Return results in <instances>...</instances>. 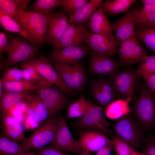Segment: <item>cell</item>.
Returning a JSON list of instances; mask_svg holds the SVG:
<instances>
[{"label":"cell","instance_id":"cell-1","mask_svg":"<svg viewBox=\"0 0 155 155\" xmlns=\"http://www.w3.org/2000/svg\"><path fill=\"white\" fill-rule=\"evenodd\" d=\"M5 33L9 41V45L8 58L4 65L5 68L7 69L36 56L39 47L37 45L20 35Z\"/></svg>","mask_w":155,"mask_h":155},{"label":"cell","instance_id":"cell-2","mask_svg":"<svg viewBox=\"0 0 155 155\" xmlns=\"http://www.w3.org/2000/svg\"><path fill=\"white\" fill-rule=\"evenodd\" d=\"M49 14L28 10L20 13L15 20L30 33L38 47L47 41Z\"/></svg>","mask_w":155,"mask_h":155},{"label":"cell","instance_id":"cell-3","mask_svg":"<svg viewBox=\"0 0 155 155\" xmlns=\"http://www.w3.org/2000/svg\"><path fill=\"white\" fill-rule=\"evenodd\" d=\"M89 101L88 109L85 114L75 122L78 128L84 130H92L112 136L110 123L106 119L104 109Z\"/></svg>","mask_w":155,"mask_h":155},{"label":"cell","instance_id":"cell-4","mask_svg":"<svg viewBox=\"0 0 155 155\" xmlns=\"http://www.w3.org/2000/svg\"><path fill=\"white\" fill-rule=\"evenodd\" d=\"M132 110L142 126L150 127L155 123V95L146 85H142L139 96Z\"/></svg>","mask_w":155,"mask_h":155},{"label":"cell","instance_id":"cell-5","mask_svg":"<svg viewBox=\"0 0 155 155\" xmlns=\"http://www.w3.org/2000/svg\"><path fill=\"white\" fill-rule=\"evenodd\" d=\"M59 122L58 115L50 118L21 144L24 152L32 149H38L50 144L56 135Z\"/></svg>","mask_w":155,"mask_h":155},{"label":"cell","instance_id":"cell-6","mask_svg":"<svg viewBox=\"0 0 155 155\" xmlns=\"http://www.w3.org/2000/svg\"><path fill=\"white\" fill-rule=\"evenodd\" d=\"M141 125L136 118L128 115L117 120L113 127L116 135L133 148L138 147L143 142Z\"/></svg>","mask_w":155,"mask_h":155},{"label":"cell","instance_id":"cell-7","mask_svg":"<svg viewBox=\"0 0 155 155\" xmlns=\"http://www.w3.org/2000/svg\"><path fill=\"white\" fill-rule=\"evenodd\" d=\"M18 66L22 69L28 68L34 69L45 79L57 86L66 94H70L72 92L73 90L63 82L46 57L43 55L36 56L21 63Z\"/></svg>","mask_w":155,"mask_h":155},{"label":"cell","instance_id":"cell-8","mask_svg":"<svg viewBox=\"0 0 155 155\" xmlns=\"http://www.w3.org/2000/svg\"><path fill=\"white\" fill-rule=\"evenodd\" d=\"M63 82L72 90L82 91L86 81V74L82 64H54L53 67Z\"/></svg>","mask_w":155,"mask_h":155},{"label":"cell","instance_id":"cell-9","mask_svg":"<svg viewBox=\"0 0 155 155\" xmlns=\"http://www.w3.org/2000/svg\"><path fill=\"white\" fill-rule=\"evenodd\" d=\"M59 125L55 136L49 147L65 152L79 155L83 152L72 136L61 115L59 113Z\"/></svg>","mask_w":155,"mask_h":155},{"label":"cell","instance_id":"cell-10","mask_svg":"<svg viewBox=\"0 0 155 155\" xmlns=\"http://www.w3.org/2000/svg\"><path fill=\"white\" fill-rule=\"evenodd\" d=\"M117 52L119 65L128 67L139 63L147 55L146 50L136 37L119 44Z\"/></svg>","mask_w":155,"mask_h":155},{"label":"cell","instance_id":"cell-11","mask_svg":"<svg viewBox=\"0 0 155 155\" xmlns=\"http://www.w3.org/2000/svg\"><path fill=\"white\" fill-rule=\"evenodd\" d=\"M111 76L117 95L123 98L134 97L140 78L136 71L129 67Z\"/></svg>","mask_w":155,"mask_h":155},{"label":"cell","instance_id":"cell-12","mask_svg":"<svg viewBox=\"0 0 155 155\" xmlns=\"http://www.w3.org/2000/svg\"><path fill=\"white\" fill-rule=\"evenodd\" d=\"M37 90L47 109L49 119L56 116L68 104L66 94L58 87H41Z\"/></svg>","mask_w":155,"mask_h":155},{"label":"cell","instance_id":"cell-13","mask_svg":"<svg viewBox=\"0 0 155 155\" xmlns=\"http://www.w3.org/2000/svg\"><path fill=\"white\" fill-rule=\"evenodd\" d=\"M84 43L92 51L111 57L115 55L119 45L113 34H98L90 30Z\"/></svg>","mask_w":155,"mask_h":155},{"label":"cell","instance_id":"cell-14","mask_svg":"<svg viewBox=\"0 0 155 155\" xmlns=\"http://www.w3.org/2000/svg\"><path fill=\"white\" fill-rule=\"evenodd\" d=\"M86 45L69 46L60 50L53 51L46 57L51 63L57 65H71L79 61L89 53Z\"/></svg>","mask_w":155,"mask_h":155},{"label":"cell","instance_id":"cell-15","mask_svg":"<svg viewBox=\"0 0 155 155\" xmlns=\"http://www.w3.org/2000/svg\"><path fill=\"white\" fill-rule=\"evenodd\" d=\"M86 23L78 24H70L60 37L53 51L60 50L67 47L77 46L85 42L88 30Z\"/></svg>","mask_w":155,"mask_h":155},{"label":"cell","instance_id":"cell-16","mask_svg":"<svg viewBox=\"0 0 155 155\" xmlns=\"http://www.w3.org/2000/svg\"><path fill=\"white\" fill-rule=\"evenodd\" d=\"M83 152H96L107 144L112 142L106 135L92 130H84L80 132L78 140Z\"/></svg>","mask_w":155,"mask_h":155},{"label":"cell","instance_id":"cell-17","mask_svg":"<svg viewBox=\"0 0 155 155\" xmlns=\"http://www.w3.org/2000/svg\"><path fill=\"white\" fill-rule=\"evenodd\" d=\"M89 64L92 72L98 75L112 76L119 71L120 65L115 59L93 51L90 55Z\"/></svg>","mask_w":155,"mask_h":155},{"label":"cell","instance_id":"cell-18","mask_svg":"<svg viewBox=\"0 0 155 155\" xmlns=\"http://www.w3.org/2000/svg\"><path fill=\"white\" fill-rule=\"evenodd\" d=\"M135 11H128L123 16L112 24L113 30L115 32V38L119 43L136 37L135 14Z\"/></svg>","mask_w":155,"mask_h":155},{"label":"cell","instance_id":"cell-19","mask_svg":"<svg viewBox=\"0 0 155 155\" xmlns=\"http://www.w3.org/2000/svg\"><path fill=\"white\" fill-rule=\"evenodd\" d=\"M70 24L68 18L62 10L49 14L47 41L55 46Z\"/></svg>","mask_w":155,"mask_h":155},{"label":"cell","instance_id":"cell-20","mask_svg":"<svg viewBox=\"0 0 155 155\" xmlns=\"http://www.w3.org/2000/svg\"><path fill=\"white\" fill-rule=\"evenodd\" d=\"M3 134L9 138L22 143L26 140L23 127L20 121L4 113L1 115Z\"/></svg>","mask_w":155,"mask_h":155},{"label":"cell","instance_id":"cell-21","mask_svg":"<svg viewBox=\"0 0 155 155\" xmlns=\"http://www.w3.org/2000/svg\"><path fill=\"white\" fill-rule=\"evenodd\" d=\"M26 102L27 108L24 117L28 116L39 124L49 118L47 109L39 95H32Z\"/></svg>","mask_w":155,"mask_h":155},{"label":"cell","instance_id":"cell-22","mask_svg":"<svg viewBox=\"0 0 155 155\" xmlns=\"http://www.w3.org/2000/svg\"><path fill=\"white\" fill-rule=\"evenodd\" d=\"M103 1L102 0H91L83 5L68 18L71 24H82L90 20L96 9Z\"/></svg>","mask_w":155,"mask_h":155},{"label":"cell","instance_id":"cell-23","mask_svg":"<svg viewBox=\"0 0 155 155\" xmlns=\"http://www.w3.org/2000/svg\"><path fill=\"white\" fill-rule=\"evenodd\" d=\"M136 97L115 100L104 109L106 117L112 120H117L128 115L131 111L129 103Z\"/></svg>","mask_w":155,"mask_h":155},{"label":"cell","instance_id":"cell-24","mask_svg":"<svg viewBox=\"0 0 155 155\" xmlns=\"http://www.w3.org/2000/svg\"><path fill=\"white\" fill-rule=\"evenodd\" d=\"M88 26L90 31L95 33L113 34L112 26L107 15L100 7L93 14Z\"/></svg>","mask_w":155,"mask_h":155},{"label":"cell","instance_id":"cell-25","mask_svg":"<svg viewBox=\"0 0 155 155\" xmlns=\"http://www.w3.org/2000/svg\"><path fill=\"white\" fill-rule=\"evenodd\" d=\"M26 92H3L0 97V110L1 113L7 111L19 102L26 101L32 96Z\"/></svg>","mask_w":155,"mask_h":155},{"label":"cell","instance_id":"cell-26","mask_svg":"<svg viewBox=\"0 0 155 155\" xmlns=\"http://www.w3.org/2000/svg\"><path fill=\"white\" fill-rule=\"evenodd\" d=\"M0 23L5 30L17 33L38 46L34 38L25 28L13 18L4 14L1 11Z\"/></svg>","mask_w":155,"mask_h":155},{"label":"cell","instance_id":"cell-27","mask_svg":"<svg viewBox=\"0 0 155 155\" xmlns=\"http://www.w3.org/2000/svg\"><path fill=\"white\" fill-rule=\"evenodd\" d=\"M135 0H107L103 1L99 7L101 8L107 15H115L126 13Z\"/></svg>","mask_w":155,"mask_h":155},{"label":"cell","instance_id":"cell-28","mask_svg":"<svg viewBox=\"0 0 155 155\" xmlns=\"http://www.w3.org/2000/svg\"><path fill=\"white\" fill-rule=\"evenodd\" d=\"M30 0H0V11L15 20L26 8Z\"/></svg>","mask_w":155,"mask_h":155},{"label":"cell","instance_id":"cell-29","mask_svg":"<svg viewBox=\"0 0 155 155\" xmlns=\"http://www.w3.org/2000/svg\"><path fill=\"white\" fill-rule=\"evenodd\" d=\"M42 87L39 84L33 81L22 79L3 84L4 91L18 92H25L34 90H37Z\"/></svg>","mask_w":155,"mask_h":155},{"label":"cell","instance_id":"cell-30","mask_svg":"<svg viewBox=\"0 0 155 155\" xmlns=\"http://www.w3.org/2000/svg\"><path fill=\"white\" fill-rule=\"evenodd\" d=\"M25 152L21 144L12 140L3 133L0 137V155H23Z\"/></svg>","mask_w":155,"mask_h":155},{"label":"cell","instance_id":"cell-31","mask_svg":"<svg viewBox=\"0 0 155 155\" xmlns=\"http://www.w3.org/2000/svg\"><path fill=\"white\" fill-rule=\"evenodd\" d=\"M61 6V0H37L30 5L28 10L45 14L54 12Z\"/></svg>","mask_w":155,"mask_h":155},{"label":"cell","instance_id":"cell-32","mask_svg":"<svg viewBox=\"0 0 155 155\" xmlns=\"http://www.w3.org/2000/svg\"><path fill=\"white\" fill-rule=\"evenodd\" d=\"M88 105V100H86L84 96L82 95L77 100L69 105L67 119L81 117L86 113Z\"/></svg>","mask_w":155,"mask_h":155},{"label":"cell","instance_id":"cell-33","mask_svg":"<svg viewBox=\"0 0 155 155\" xmlns=\"http://www.w3.org/2000/svg\"><path fill=\"white\" fill-rule=\"evenodd\" d=\"M140 78L144 80L155 73V55H146L139 63L136 70Z\"/></svg>","mask_w":155,"mask_h":155},{"label":"cell","instance_id":"cell-34","mask_svg":"<svg viewBox=\"0 0 155 155\" xmlns=\"http://www.w3.org/2000/svg\"><path fill=\"white\" fill-rule=\"evenodd\" d=\"M136 37L155 55V28L140 29L136 31Z\"/></svg>","mask_w":155,"mask_h":155},{"label":"cell","instance_id":"cell-35","mask_svg":"<svg viewBox=\"0 0 155 155\" xmlns=\"http://www.w3.org/2000/svg\"><path fill=\"white\" fill-rule=\"evenodd\" d=\"M91 92L96 101L105 108L115 100L117 96L107 92L94 84L91 87Z\"/></svg>","mask_w":155,"mask_h":155},{"label":"cell","instance_id":"cell-36","mask_svg":"<svg viewBox=\"0 0 155 155\" xmlns=\"http://www.w3.org/2000/svg\"><path fill=\"white\" fill-rule=\"evenodd\" d=\"M22 71L23 79L37 82L42 87L51 86L53 85L32 68H25Z\"/></svg>","mask_w":155,"mask_h":155},{"label":"cell","instance_id":"cell-37","mask_svg":"<svg viewBox=\"0 0 155 155\" xmlns=\"http://www.w3.org/2000/svg\"><path fill=\"white\" fill-rule=\"evenodd\" d=\"M112 144L117 155H131L132 147L124 140L115 135L113 137Z\"/></svg>","mask_w":155,"mask_h":155},{"label":"cell","instance_id":"cell-38","mask_svg":"<svg viewBox=\"0 0 155 155\" xmlns=\"http://www.w3.org/2000/svg\"><path fill=\"white\" fill-rule=\"evenodd\" d=\"M88 1L87 0H61V6L63 7L62 11L69 16Z\"/></svg>","mask_w":155,"mask_h":155},{"label":"cell","instance_id":"cell-39","mask_svg":"<svg viewBox=\"0 0 155 155\" xmlns=\"http://www.w3.org/2000/svg\"><path fill=\"white\" fill-rule=\"evenodd\" d=\"M22 79V71L16 67L6 69L0 80L3 84L7 82L18 81Z\"/></svg>","mask_w":155,"mask_h":155},{"label":"cell","instance_id":"cell-40","mask_svg":"<svg viewBox=\"0 0 155 155\" xmlns=\"http://www.w3.org/2000/svg\"><path fill=\"white\" fill-rule=\"evenodd\" d=\"M135 26L138 27L155 23V12L135 20Z\"/></svg>","mask_w":155,"mask_h":155},{"label":"cell","instance_id":"cell-41","mask_svg":"<svg viewBox=\"0 0 155 155\" xmlns=\"http://www.w3.org/2000/svg\"><path fill=\"white\" fill-rule=\"evenodd\" d=\"M155 12V4H143L142 8L140 10L136 11L135 14V20L146 14Z\"/></svg>","mask_w":155,"mask_h":155},{"label":"cell","instance_id":"cell-42","mask_svg":"<svg viewBox=\"0 0 155 155\" xmlns=\"http://www.w3.org/2000/svg\"><path fill=\"white\" fill-rule=\"evenodd\" d=\"M36 155H73L60 151L48 146L44 147L38 150Z\"/></svg>","mask_w":155,"mask_h":155},{"label":"cell","instance_id":"cell-43","mask_svg":"<svg viewBox=\"0 0 155 155\" xmlns=\"http://www.w3.org/2000/svg\"><path fill=\"white\" fill-rule=\"evenodd\" d=\"M22 123L23 128L27 130H32L38 128L40 124L28 116L24 117Z\"/></svg>","mask_w":155,"mask_h":155},{"label":"cell","instance_id":"cell-44","mask_svg":"<svg viewBox=\"0 0 155 155\" xmlns=\"http://www.w3.org/2000/svg\"><path fill=\"white\" fill-rule=\"evenodd\" d=\"M9 45V41L5 33H0V53L3 52H8Z\"/></svg>","mask_w":155,"mask_h":155},{"label":"cell","instance_id":"cell-45","mask_svg":"<svg viewBox=\"0 0 155 155\" xmlns=\"http://www.w3.org/2000/svg\"><path fill=\"white\" fill-rule=\"evenodd\" d=\"M146 155H155V140L152 138L147 143L142 152Z\"/></svg>","mask_w":155,"mask_h":155},{"label":"cell","instance_id":"cell-46","mask_svg":"<svg viewBox=\"0 0 155 155\" xmlns=\"http://www.w3.org/2000/svg\"><path fill=\"white\" fill-rule=\"evenodd\" d=\"M146 85L149 90L155 95V73L145 80Z\"/></svg>","mask_w":155,"mask_h":155},{"label":"cell","instance_id":"cell-47","mask_svg":"<svg viewBox=\"0 0 155 155\" xmlns=\"http://www.w3.org/2000/svg\"><path fill=\"white\" fill-rule=\"evenodd\" d=\"M113 147L112 142L107 144L96 151L94 155H110Z\"/></svg>","mask_w":155,"mask_h":155},{"label":"cell","instance_id":"cell-48","mask_svg":"<svg viewBox=\"0 0 155 155\" xmlns=\"http://www.w3.org/2000/svg\"><path fill=\"white\" fill-rule=\"evenodd\" d=\"M131 155H146L143 153L139 152L136 150L134 148L132 147Z\"/></svg>","mask_w":155,"mask_h":155},{"label":"cell","instance_id":"cell-49","mask_svg":"<svg viewBox=\"0 0 155 155\" xmlns=\"http://www.w3.org/2000/svg\"><path fill=\"white\" fill-rule=\"evenodd\" d=\"M140 29L148 27L155 28V23L139 27Z\"/></svg>","mask_w":155,"mask_h":155},{"label":"cell","instance_id":"cell-50","mask_svg":"<svg viewBox=\"0 0 155 155\" xmlns=\"http://www.w3.org/2000/svg\"><path fill=\"white\" fill-rule=\"evenodd\" d=\"M23 155H36L33 152H26Z\"/></svg>","mask_w":155,"mask_h":155},{"label":"cell","instance_id":"cell-51","mask_svg":"<svg viewBox=\"0 0 155 155\" xmlns=\"http://www.w3.org/2000/svg\"><path fill=\"white\" fill-rule=\"evenodd\" d=\"M78 155H91L90 153L87 152H83Z\"/></svg>","mask_w":155,"mask_h":155},{"label":"cell","instance_id":"cell-52","mask_svg":"<svg viewBox=\"0 0 155 155\" xmlns=\"http://www.w3.org/2000/svg\"><path fill=\"white\" fill-rule=\"evenodd\" d=\"M152 139L155 140V134L151 138Z\"/></svg>","mask_w":155,"mask_h":155}]
</instances>
